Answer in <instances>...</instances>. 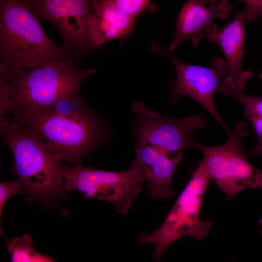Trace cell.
<instances>
[{
  "label": "cell",
  "mask_w": 262,
  "mask_h": 262,
  "mask_svg": "<svg viewBox=\"0 0 262 262\" xmlns=\"http://www.w3.org/2000/svg\"><path fill=\"white\" fill-rule=\"evenodd\" d=\"M95 72L94 68L77 69L67 59L31 69H0V118L16 112L48 109L62 96L79 91L83 81Z\"/></svg>",
  "instance_id": "1"
},
{
  "label": "cell",
  "mask_w": 262,
  "mask_h": 262,
  "mask_svg": "<svg viewBox=\"0 0 262 262\" xmlns=\"http://www.w3.org/2000/svg\"><path fill=\"white\" fill-rule=\"evenodd\" d=\"M3 142L10 149L13 172L29 199H49L66 193L61 169L64 166L40 135L31 127L0 119Z\"/></svg>",
  "instance_id": "2"
},
{
  "label": "cell",
  "mask_w": 262,
  "mask_h": 262,
  "mask_svg": "<svg viewBox=\"0 0 262 262\" xmlns=\"http://www.w3.org/2000/svg\"><path fill=\"white\" fill-rule=\"evenodd\" d=\"M7 117L32 128L66 166L82 164L84 156L107 142L111 135L107 123L93 110L77 118L58 115L49 109L16 112Z\"/></svg>",
  "instance_id": "3"
},
{
  "label": "cell",
  "mask_w": 262,
  "mask_h": 262,
  "mask_svg": "<svg viewBox=\"0 0 262 262\" xmlns=\"http://www.w3.org/2000/svg\"><path fill=\"white\" fill-rule=\"evenodd\" d=\"M35 16L25 1L0 0V69H31L49 61L67 59Z\"/></svg>",
  "instance_id": "4"
},
{
  "label": "cell",
  "mask_w": 262,
  "mask_h": 262,
  "mask_svg": "<svg viewBox=\"0 0 262 262\" xmlns=\"http://www.w3.org/2000/svg\"><path fill=\"white\" fill-rule=\"evenodd\" d=\"M211 179L201 161L163 223L152 232L140 235L139 242L153 246L155 261H159L168 246L182 237L187 235L200 241L209 234L212 223L200 220L199 214Z\"/></svg>",
  "instance_id": "5"
},
{
  "label": "cell",
  "mask_w": 262,
  "mask_h": 262,
  "mask_svg": "<svg viewBox=\"0 0 262 262\" xmlns=\"http://www.w3.org/2000/svg\"><path fill=\"white\" fill-rule=\"evenodd\" d=\"M61 176L66 193L76 190L86 199L108 201L122 215L127 213L145 181L144 172L134 160L128 169L121 172L85 167L82 164L63 166Z\"/></svg>",
  "instance_id": "6"
},
{
  "label": "cell",
  "mask_w": 262,
  "mask_h": 262,
  "mask_svg": "<svg viewBox=\"0 0 262 262\" xmlns=\"http://www.w3.org/2000/svg\"><path fill=\"white\" fill-rule=\"evenodd\" d=\"M247 133L246 124L241 122L224 144L207 146L196 142L195 145L203 155L201 161L211 179L228 201L247 189L262 188V172L248 162L243 152Z\"/></svg>",
  "instance_id": "7"
},
{
  "label": "cell",
  "mask_w": 262,
  "mask_h": 262,
  "mask_svg": "<svg viewBox=\"0 0 262 262\" xmlns=\"http://www.w3.org/2000/svg\"><path fill=\"white\" fill-rule=\"evenodd\" d=\"M131 107L136 116L132 127L136 143L151 146L172 158L183 156L186 149L195 147L196 141L192 133L206 125L198 115L182 118L164 116L138 100Z\"/></svg>",
  "instance_id": "8"
},
{
  "label": "cell",
  "mask_w": 262,
  "mask_h": 262,
  "mask_svg": "<svg viewBox=\"0 0 262 262\" xmlns=\"http://www.w3.org/2000/svg\"><path fill=\"white\" fill-rule=\"evenodd\" d=\"M150 49L154 52H161L166 55L176 69V78L170 93V103H175L183 96L191 97L205 108L229 135L231 132L218 113L213 98L216 91L222 92L220 80L228 74L226 61L216 56L211 61V66L204 67L181 62L155 41L152 42Z\"/></svg>",
  "instance_id": "9"
},
{
  "label": "cell",
  "mask_w": 262,
  "mask_h": 262,
  "mask_svg": "<svg viewBox=\"0 0 262 262\" xmlns=\"http://www.w3.org/2000/svg\"><path fill=\"white\" fill-rule=\"evenodd\" d=\"M35 15L52 23L71 48L90 47L89 23L93 14V0H33L25 1Z\"/></svg>",
  "instance_id": "10"
},
{
  "label": "cell",
  "mask_w": 262,
  "mask_h": 262,
  "mask_svg": "<svg viewBox=\"0 0 262 262\" xmlns=\"http://www.w3.org/2000/svg\"><path fill=\"white\" fill-rule=\"evenodd\" d=\"M246 9L237 14L224 28L214 24L208 32V40L216 43L222 50L228 66V74L222 82V93L226 97L242 93L247 81L253 75L251 71L244 70L241 63L244 53L245 26L247 23Z\"/></svg>",
  "instance_id": "11"
},
{
  "label": "cell",
  "mask_w": 262,
  "mask_h": 262,
  "mask_svg": "<svg viewBox=\"0 0 262 262\" xmlns=\"http://www.w3.org/2000/svg\"><path fill=\"white\" fill-rule=\"evenodd\" d=\"M231 5L226 0H190L183 5L176 22L174 38L168 50L173 51L182 41L190 39L195 47L214 24V18H227Z\"/></svg>",
  "instance_id": "12"
},
{
  "label": "cell",
  "mask_w": 262,
  "mask_h": 262,
  "mask_svg": "<svg viewBox=\"0 0 262 262\" xmlns=\"http://www.w3.org/2000/svg\"><path fill=\"white\" fill-rule=\"evenodd\" d=\"M135 161L143 171L151 197L168 200L175 195L172 187L174 175L183 156L170 157L147 145L136 143Z\"/></svg>",
  "instance_id": "13"
},
{
  "label": "cell",
  "mask_w": 262,
  "mask_h": 262,
  "mask_svg": "<svg viewBox=\"0 0 262 262\" xmlns=\"http://www.w3.org/2000/svg\"><path fill=\"white\" fill-rule=\"evenodd\" d=\"M93 6L88 32L90 48L123 38L133 32L135 20L119 11L112 0H93Z\"/></svg>",
  "instance_id": "14"
},
{
  "label": "cell",
  "mask_w": 262,
  "mask_h": 262,
  "mask_svg": "<svg viewBox=\"0 0 262 262\" xmlns=\"http://www.w3.org/2000/svg\"><path fill=\"white\" fill-rule=\"evenodd\" d=\"M33 240L28 235L9 241L7 249L10 262H55L52 257L39 253L33 246Z\"/></svg>",
  "instance_id": "15"
},
{
  "label": "cell",
  "mask_w": 262,
  "mask_h": 262,
  "mask_svg": "<svg viewBox=\"0 0 262 262\" xmlns=\"http://www.w3.org/2000/svg\"><path fill=\"white\" fill-rule=\"evenodd\" d=\"M78 92H72L62 96L48 109L67 117L77 118L84 115L92 109L86 105Z\"/></svg>",
  "instance_id": "16"
},
{
  "label": "cell",
  "mask_w": 262,
  "mask_h": 262,
  "mask_svg": "<svg viewBox=\"0 0 262 262\" xmlns=\"http://www.w3.org/2000/svg\"><path fill=\"white\" fill-rule=\"evenodd\" d=\"M112 1L119 11L134 20L148 10L154 11L155 7L154 3L147 0H112Z\"/></svg>",
  "instance_id": "17"
},
{
  "label": "cell",
  "mask_w": 262,
  "mask_h": 262,
  "mask_svg": "<svg viewBox=\"0 0 262 262\" xmlns=\"http://www.w3.org/2000/svg\"><path fill=\"white\" fill-rule=\"evenodd\" d=\"M243 106L245 116L262 118V98L246 95L244 92L233 96Z\"/></svg>",
  "instance_id": "18"
},
{
  "label": "cell",
  "mask_w": 262,
  "mask_h": 262,
  "mask_svg": "<svg viewBox=\"0 0 262 262\" xmlns=\"http://www.w3.org/2000/svg\"><path fill=\"white\" fill-rule=\"evenodd\" d=\"M22 193V189L20 181L16 179L8 182H0V232L5 237L1 227L2 211L9 198L15 195Z\"/></svg>",
  "instance_id": "19"
},
{
  "label": "cell",
  "mask_w": 262,
  "mask_h": 262,
  "mask_svg": "<svg viewBox=\"0 0 262 262\" xmlns=\"http://www.w3.org/2000/svg\"><path fill=\"white\" fill-rule=\"evenodd\" d=\"M246 5L247 22L262 15V0H245Z\"/></svg>",
  "instance_id": "20"
},
{
  "label": "cell",
  "mask_w": 262,
  "mask_h": 262,
  "mask_svg": "<svg viewBox=\"0 0 262 262\" xmlns=\"http://www.w3.org/2000/svg\"><path fill=\"white\" fill-rule=\"evenodd\" d=\"M247 118L251 122L258 138V143L254 149H262V118L251 116Z\"/></svg>",
  "instance_id": "21"
},
{
  "label": "cell",
  "mask_w": 262,
  "mask_h": 262,
  "mask_svg": "<svg viewBox=\"0 0 262 262\" xmlns=\"http://www.w3.org/2000/svg\"><path fill=\"white\" fill-rule=\"evenodd\" d=\"M258 225L260 228V233L262 235V218H260L258 221Z\"/></svg>",
  "instance_id": "22"
},
{
  "label": "cell",
  "mask_w": 262,
  "mask_h": 262,
  "mask_svg": "<svg viewBox=\"0 0 262 262\" xmlns=\"http://www.w3.org/2000/svg\"><path fill=\"white\" fill-rule=\"evenodd\" d=\"M253 152L254 153L258 154L262 157V149H260V150L253 149Z\"/></svg>",
  "instance_id": "23"
},
{
  "label": "cell",
  "mask_w": 262,
  "mask_h": 262,
  "mask_svg": "<svg viewBox=\"0 0 262 262\" xmlns=\"http://www.w3.org/2000/svg\"><path fill=\"white\" fill-rule=\"evenodd\" d=\"M228 262H234L231 261H228Z\"/></svg>",
  "instance_id": "24"
},
{
  "label": "cell",
  "mask_w": 262,
  "mask_h": 262,
  "mask_svg": "<svg viewBox=\"0 0 262 262\" xmlns=\"http://www.w3.org/2000/svg\"><path fill=\"white\" fill-rule=\"evenodd\" d=\"M261 77L262 78V74H261Z\"/></svg>",
  "instance_id": "25"
}]
</instances>
